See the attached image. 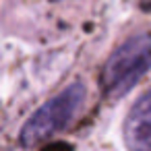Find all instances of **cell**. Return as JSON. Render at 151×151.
I'll return each mask as SVG.
<instances>
[{"label":"cell","instance_id":"cell-1","mask_svg":"<svg viewBox=\"0 0 151 151\" xmlns=\"http://www.w3.org/2000/svg\"><path fill=\"white\" fill-rule=\"evenodd\" d=\"M151 68V33H139L120 44L106 60L99 83L106 97L126 95Z\"/></svg>","mask_w":151,"mask_h":151},{"label":"cell","instance_id":"cell-2","mask_svg":"<svg viewBox=\"0 0 151 151\" xmlns=\"http://www.w3.org/2000/svg\"><path fill=\"white\" fill-rule=\"evenodd\" d=\"M85 93V85L77 81L37 108L21 128V147H40L56 132L64 130L79 114Z\"/></svg>","mask_w":151,"mask_h":151},{"label":"cell","instance_id":"cell-3","mask_svg":"<svg viewBox=\"0 0 151 151\" xmlns=\"http://www.w3.org/2000/svg\"><path fill=\"white\" fill-rule=\"evenodd\" d=\"M122 132L128 149H151V89L128 110Z\"/></svg>","mask_w":151,"mask_h":151}]
</instances>
